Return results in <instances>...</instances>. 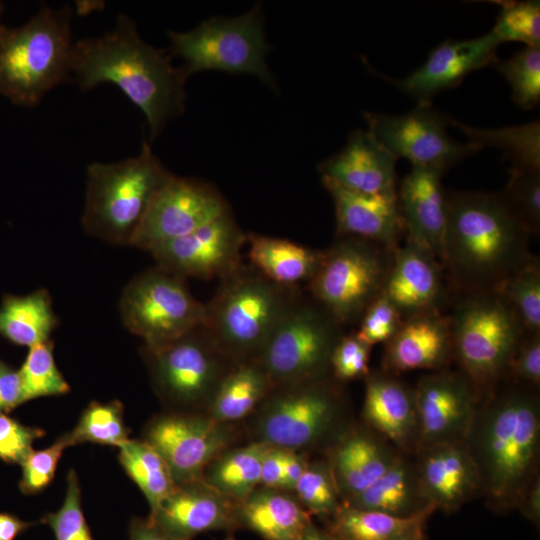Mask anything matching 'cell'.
Returning <instances> with one entry per match:
<instances>
[{"label":"cell","instance_id":"cell-58","mask_svg":"<svg viewBox=\"0 0 540 540\" xmlns=\"http://www.w3.org/2000/svg\"><path fill=\"white\" fill-rule=\"evenodd\" d=\"M4 8H5L4 4L2 2H0V24H1V17H2L3 12H4Z\"/></svg>","mask_w":540,"mask_h":540},{"label":"cell","instance_id":"cell-55","mask_svg":"<svg viewBox=\"0 0 540 540\" xmlns=\"http://www.w3.org/2000/svg\"><path fill=\"white\" fill-rule=\"evenodd\" d=\"M520 510L529 520L538 523L540 519V476L537 477L523 495Z\"/></svg>","mask_w":540,"mask_h":540},{"label":"cell","instance_id":"cell-39","mask_svg":"<svg viewBox=\"0 0 540 540\" xmlns=\"http://www.w3.org/2000/svg\"><path fill=\"white\" fill-rule=\"evenodd\" d=\"M514 312L524 333H540V266L536 257L509 276L496 291Z\"/></svg>","mask_w":540,"mask_h":540},{"label":"cell","instance_id":"cell-3","mask_svg":"<svg viewBox=\"0 0 540 540\" xmlns=\"http://www.w3.org/2000/svg\"><path fill=\"white\" fill-rule=\"evenodd\" d=\"M187 78L169 55L140 37L125 14L113 30L74 43L72 81L84 92L104 83L117 86L145 115L151 141L184 112Z\"/></svg>","mask_w":540,"mask_h":540},{"label":"cell","instance_id":"cell-35","mask_svg":"<svg viewBox=\"0 0 540 540\" xmlns=\"http://www.w3.org/2000/svg\"><path fill=\"white\" fill-rule=\"evenodd\" d=\"M269 445L260 441L225 450L205 469L203 480L240 503L260 485L261 466Z\"/></svg>","mask_w":540,"mask_h":540},{"label":"cell","instance_id":"cell-60","mask_svg":"<svg viewBox=\"0 0 540 540\" xmlns=\"http://www.w3.org/2000/svg\"><path fill=\"white\" fill-rule=\"evenodd\" d=\"M5 365L6 364L3 361L0 360V374H1L2 370H3V368L5 367Z\"/></svg>","mask_w":540,"mask_h":540},{"label":"cell","instance_id":"cell-11","mask_svg":"<svg viewBox=\"0 0 540 540\" xmlns=\"http://www.w3.org/2000/svg\"><path fill=\"white\" fill-rule=\"evenodd\" d=\"M168 35L171 54L183 60L181 69L187 77L204 70L247 73L275 87L265 62L270 46L260 5L235 18L213 17L191 31Z\"/></svg>","mask_w":540,"mask_h":540},{"label":"cell","instance_id":"cell-19","mask_svg":"<svg viewBox=\"0 0 540 540\" xmlns=\"http://www.w3.org/2000/svg\"><path fill=\"white\" fill-rule=\"evenodd\" d=\"M501 42L489 33L466 40H446L433 49L425 63L402 79H388L418 103H429L439 92L458 86L473 71L497 61Z\"/></svg>","mask_w":540,"mask_h":540},{"label":"cell","instance_id":"cell-17","mask_svg":"<svg viewBox=\"0 0 540 540\" xmlns=\"http://www.w3.org/2000/svg\"><path fill=\"white\" fill-rule=\"evenodd\" d=\"M246 242L247 234L229 211L149 253L157 266L181 278L220 279L243 262L241 250Z\"/></svg>","mask_w":540,"mask_h":540},{"label":"cell","instance_id":"cell-16","mask_svg":"<svg viewBox=\"0 0 540 540\" xmlns=\"http://www.w3.org/2000/svg\"><path fill=\"white\" fill-rule=\"evenodd\" d=\"M229 211L227 201L212 184L171 173L154 195L131 246L151 252Z\"/></svg>","mask_w":540,"mask_h":540},{"label":"cell","instance_id":"cell-54","mask_svg":"<svg viewBox=\"0 0 540 540\" xmlns=\"http://www.w3.org/2000/svg\"><path fill=\"white\" fill-rule=\"evenodd\" d=\"M129 540H177L154 525L148 518L134 517L129 526Z\"/></svg>","mask_w":540,"mask_h":540},{"label":"cell","instance_id":"cell-50","mask_svg":"<svg viewBox=\"0 0 540 540\" xmlns=\"http://www.w3.org/2000/svg\"><path fill=\"white\" fill-rule=\"evenodd\" d=\"M506 379L539 388L540 333L521 339L509 360Z\"/></svg>","mask_w":540,"mask_h":540},{"label":"cell","instance_id":"cell-26","mask_svg":"<svg viewBox=\"0 0 540 540\" xmlns=\"http://www.w3.org/2000/svg\"><path fill=\"white\" fill-rule=\"evenodd\" d=\"M442 173L412 167L402 179L397 198L407 241L441 258L447 222V192Z\"/></svg>","mask_w":540,"mask_h":540},{"label":"cell","instance_id":"cell-22","mask_svg":"<svg viewBox=\"0 0 540 540\" xmlns=\"http://www.w3.org/2000/svg\"><path fill=\"white\" fill-rule=\"evenodd\" d=\"M362 418L367 428L403 454H413L418 442L414 390L398 375L374 370L365 377Z\"/></svg>","mask_w":540,"mask_h":540},{"label":"cell","instance_id":"cell-29","mask_svg":"<svg viewBox=\"0 0 540 540\" xmlns=\"http://www.w3.org/2000/svg\"><path fill=\"white\" fill-rule=\"evenodd\" d=\"M237 517L239 527L250 529L264 540H302L312 522L296 497L263 486L238 503Z\"/></svg>","mask_w":540,"mask_h":540},{"label":"cell","instance_id":"cell-46","mask_svg":"<svg viewBox=\"0 0 540 540\" xmlns=\"http://www.w3.org/2000/svg\"><path fill=\"white\" fill-rule=\"evenodd\" d=\"M71 446L68 435L65 433L49 447L32 450L20 464L22 467L20 491L25 495H34L43 491L53 481L64 450Z\"/></svg>","mask_w":540,"mask_h":540},{"label":"cell","instance_id":"cell-45","mask_svg":"<svg viewBox=\"0 0 540 540\" xmlns=\"http://www.w3.org/2000/svg\"><path fill=\"white\" fill-rule=\"evenodd\" d=\"M503 194L531 235L540 231V169L511 167Z\"/></svg>","mask_w":540,"mask_h":540},{"label":"cell","instance_id":"cell-43","mask_svg":"<svg viewBox=\"0 0 540 540\" xmlns=\"http://www.w3.org/2000/svg\"><path fill=\"white\" fill-rule=\"evenodd\" d=\"M500 13L491 30L501 42L516 41L540 46L539 1H501Z\"/></svg>","mask_w":540,"mask_h":540},{"label":"cell","instance_id":"cell-2","mask_svg":"<svg viewBox=\"0 0 540 540\" xmlns=\"http://www.w3.org/2000/svg\"><path fill=\"white\" fill-rule=\"evenodd\" d=\"M530 235L503 192H447L440 260L462 293L497 291L533 257Z\"/></svg>","mask_w":540,"mask_h":540},{"label":"cell","instance_id":"cell-59","mask_svg":"<svg viewBox=\"0 0 540 540\" xmlns=\"http://www.w3.org/2000/svg\"><path fill=\"white\" fill-rule=\"evenodd\" d=\"M223 540H235L232 533H229Z\"/></svg>","mask_w":540,"mask_h":540},{"label":"cell","instance_id":"cell-7","mask_svg":"<svg viewBox=\"0 0 540 540\" xmlns=\"http://www.w3.org/2000/svg\"><path fill=\"white\" fill-rule=\"evenodd\" d=\"M449 317L453 361L481 400L506 379L509 360L526 334L496 291L464 294Z\"/></svg>","mask_w":540,"mask_h":540},{"label":"cell","instance_id":"cell-12","mask_svg":"<svg viewBox=\"0 0 540 540\" xmlns=\"http://www.w3.org/2000/svg\"><path fill=\"white\" fill-rule=\"evenodd\" d=\"M119 312L123 325L148 348L169 344L205 320V304L192 295L185 279L157 265L128 282Z\"/></svg>","mask_w":540,"mask_h":540},{"label":"cell","instance_id":"cell-20","mask_svg":"<svg viewBox=\"0 0 540 540\" xmlns=\"http://www.w3.org/2000/svg\"><path fill=\"white\" fill-rule=\"evenodd\" d=\"M238 503L203 479L176 485L148 519L177 540H192L200 533L239 527Z\"/></svg>","mask_w":540,"mask_h":540},{"label":"cell","instance_id":"cell-32","mask_svg":"<svg viewBox=\"0 0 540 540\" xmlns=\"http://www.w3.org/2000/svg\"><path fill=\"white\" fill-rule=\"evenodd\" d=\"M434 511L409 517L354 508L341 504L329 519V531L336 540H416Z\"/></svg>","mask_w":540,"mask_h":540},{"label":"cell","instance_id":"cell-38","mask_svg":"<svg viewBox=\"0 0 540 540\" xmlns=\"http://www.w3.org/2000/svg\"><path fill=\"white\" fill-rule=\"evenodd\" d=\"M124 421V406L119 400L92 401L83 410L76 426L67 432L73 445L84 442L119 447L129 440Z\"/></svg>","mask_w":540,"mask_h":540},{"label":"cell","instance_id":"cell-37","mask_svg":"<svg viewBox=\"0 0 540 540\" xmlns=\"http://www.w3.org/2000/svg\"><path fill=\"white\" fill-rule=\"evenodd\" d=\"M118 449L119 463L142 491L152 512L176 487L167 463L142 439H129Z\"/></svg>","mask_w":540,"mask_h":540},{"label":"cell","instance_id":"cell-41","mask_svg":"<svg viewBox=\"0 0 540 540\" xmlns=\"http://www.w3.org/2000/svg\"><path fill=\"white\" fill-rule=\"evenodd\" d=\"M293 491L296 493V499L310 515L328 520L342 504L327 460L308 462Z\"/></svg>","mask_w":540,"mask_h":540},{"label":"cell","instance_id":"cell-36","mask_svg":"<svg viewBox=\"0 0 540 540\" xmlns=\"http://www.w3.org/2000/svg\"><path fill=\"white\" fill-rule=\"evenodd\" d=\"M450 125L459 129L468 143L480 150L486 146L501 149L514 168L540 169V124L533 121L524 125L497 129L468 126L450 117Z\"/></svg>","mask_w":540,"mask_h":540},{"label":"cell","instance_id":"cell-8","mask_svg":"<svg viewBox=\"0 0 540 540\" xmlns=\"http://www.w3.org/2000/svg\"><path fill=\"white\" fill-rule=\"evenodd\" d=\"M343 328L301 289L256 361L274 387L331 376V356Z\"/></svg>","mask_w":540,"mask_h":540},{"label":"cell","instance_id":"cell-30","mask_svg":"<svg viewBox=\"0 0 540 540\" xmlns=\"http://www.w3.org/2000/svg\"><path fill=\"white\" fill-rule=\"evenodd\" d=\"M342 504L399 517L436 511L424 495L413 454L403 453L372 485Z\"/></svg>","mask_w":540,"mask_h":540},{"label":"cell","instance_id":"cell-13","mask_svg":"<svg viewBox=\"0 0 540 540\" xmlns=\"http://www.w3.org/2000/svg\"><path fill=\"white\" fill-rule=\"evenodd\" d=\"M338 381L332 376L274 387L262 401L258 441L285 450L312 447L336 429L342 410Z\"/></svg>","mask_w":540,"mask_h":540},{"label":"cell","instance_id":"cell-42","mask_svg":"<svg viewBox=\"0 0 540 540\" xmlns=\"http://www.w3.org/2000/svg\"><path fill=\"white\" fill-rule=\"evenodd\" d=\"M497 69L511 87L513 101L522 109L540 102V46H526L505 61H496Z\"/></svg>","mask_w":540,"mask_h":540},{"label":"cell","instance_id":"cell-1","mask_svg":"<svg viewBox=\"0 0 540 540\" xmlns=\"http://www.w3.org/2000/svg\"><path fill=\"white\" fill-rule=\"evenodd\" d=\"M538 388L504 380L483 397L465 439L474 459L481 496L496 512L518 509L539 477Z\"/></svg>","mask_w":540,"mask_h":540},{"label":"cell","instance_id":"cell-5","mask_svg":"<svg viewBox=\"0 0 540 540\" xmlns=\"http://www.w3.org/2000/svg\"><path fill=\"white\" fill-rule=\"evenodd\" d=\"M301 289L277 284L242 262L219 279L203 326L235 362L256 360Z\"/></svg>","mask_w":540,"mask_h":540},{"label":"cell","instance_id":"cell-9","mask_svg":"<svg viewBox=\"0 0 540 540\" xmlns=\"http://www.w3.org/2000/svg\"><path fill=\"white\" fill-rule=\"evenodd\" d=\"M141 355L157 396L172 412L207 410L223 378L238 363L203 325L164 346H142Z\"/></svg>","mask_w":540,"mask_h":540},{"label":"cell","instance_id":"cell-10","mask_svg":"<svg viewBox=\"0 0 540 540\" xmlns=\"http://www.w3.org/2000/svg\"><path fill=\"white\" fill-rule=\"evenodd\" d=\"M393 252L370 241L336 237L305 290L342 327L358 322L382 292Z\"/></svg>","mask_w":540,"mask_h":540},{"label":"cell","instance_id":"cell-57","mask_svg":"<svg viewBox=\"0 0 540 540\" xmlns=\"http://www.w3.org/2000/svg\"><path fill=\"white\" fill-rule=\"evenodd\" d=\"M302 540H336L328 532L319 529L313 522L306 529Z\"/></svg>","mask_w":540,"mask_h":540},{"label":"cell","instance_id":"cell-4","mask_svg":"<svg viewBox=\"0 0 540 540\" xmlns=\"http://www.w3.org/2000/svg\"><path fill=\"white\" fill-rule=\"evenodd\" d=\"M71 9L42 4L19 27L0 24V94L32 108L55 86L72 82Z\"/></svg>","mask_w":540,"mask_h":540},{"label":"cell","instance_id":"cell-14","mask_svg":"<svg viewBox=\"0 0 540 540\" xmlns=\"http://www.w3.org/2000/svg\"><path fill=\"white\" fill-rule=\"evenodd\" d=\"M368 130L397 158L408 160L412 167L444 173L478 150L461 144L447 133L450 117L429 103H418L413 110L390 115L366 113Z\"/></svg>","mask_w":540,"mask_h":540},{"label":"cell","instance_id":"cell-15","mask_svg":"<svg viewBox=\"0 0 540 540\" xmlns=\"http://www.w3.org/2000/svg\"><path fill=\"white\" fill-rule=\"evenodd\" d=\"M233 439L230 424L201 412L166 411L154 416L142 433V440L167 463L176 485L203 479L206 467Z\"/></svg>","mask_w":540,"mask_h":540},{"label":"cell","instance_id":"cell-25","mask_svg":"<svg viewBox=\"0 0 540 540\" xmlns=\"http://www.w3.org/2000/svg\"><path fill=\"white\" fill-rule=\"evenodd\" d=\"M438 261L429 251L407 240L394 250L382 292L403 318L440 311L446 290Z\"/></svg>","mask_w":540,"mask_h":540},{"label":"cell","instance_id":"cell-61","mask_svg":"<svg viewBox=\"0 0 540 540\" xmlns=\"http://www.w3.org/2000/svg\"><path fill=\"white\" fill-rule=\"evenodd\" d=\"M416 540H426V539L424 538V536H422V537H420V538H418Z\"/></svg>","mask_w":540,"mask_h":540},{"label":"cell","instance_id":"cell-49","mask_svg":"<svg viewBox=\"0 0 540 540\" xmlns=\"http://www.w3.org/2000/svg\"><path fill=\"white\" fill-rule=\"evenodd\" d=\"M45 435L38 427L26 426L0 413V459L7 464H21L33 450V442Z\"/></svg>","mask_w":540,"mask_h":540},{"label":"cell","instance_id":"cell-53","mask_svg":"<svg viewBox=\"0 0 540 540\" xmlns=\"http://www.w3.org/2000/svg\"><path fill=\"white\" fill-rule=\"evenodd\" d=\"M308 461L297 451L285 450L283 460L282 490H292L304 472Z\"/></svg>","mask_w":540,"mask_h":540},{"label":"cell","instance_id":"cell-24","mask_svg":"<svg viewBox=\"0 0 540 540\" xmlns=\"http://www.w3.org/2000/svg\"><path fill=\"white\" fill-rule=\"evenodd\" d=\"M451 361L450 317L430 311L403 319L385 343L382 370L399 376L413 370L447 369Z\"/></svg>","mask_w":540,"mask_h":540},{"label":"cell","instance_id":"cell-21","mask_svg":"<svg viewBox=\"0 0 540 540\" xmlns=\"http://www.w3.org/2000/svg\"><path fill=\"white\" fill-rule=\"evenodd\" d=\"M413 457L424 495L435 510L456 512L481 496L478 471L465 441L429 445Z\"/></svg>","mask_w":540,"mask_h":540},{"label":"cell","instance_id":"cell-18","mask_svg":"<svg viewBox=\"0 0 540 540\" xmlns=\"http://www.w3.org/2000/svg\"><path fill=\"white\" fill-rule=\"evenodd\" d=\"M413 390L418 420L416 450L465 441L480 399L461 371H431L418 379Z\"/></svg>","mask_w":540,"mask_h":540},{"label":"cell","instance_id":"cell-56","mask_svg":"<svg viewBox=\"0 0 540 540\" xmlns=\"http://www.w3.org/2000/svg\"><path fill=\"white\" fill-rule=\"evenodd\" d=\"M35 524V522L23 521L14 514L0 512V540H15Z\"/></svg>","mask_w":540,"mask_h":540},{"label":"cell","instance_id":"cell-31","mask_svg":"<svg viewBox=\"0 0 540 540\" xmlns=\"http://www.w3.org/2000/svg\"><path fill=\"white\" fill-rule=\"evenodd\" d=\"M249 262L271 281L301 287L318 271L324 250L310 248L286 239L255 233L247 234Z\"/></svg>","mask_w":540,"mask_h":540},{"label":"cell","instance_id":"cell-51","mask_svg":"<svg viewBox=\"0 0 540 540\" xmlns=\"http://www.w3.org/2000/svg\"><path fill=\"white\" fill-rule=\"evenodd\" d=\"M23 402L19 371L7 364L0 374V413H8Z\"/></svg>","mask_w":540,"mask_h":540},{"label":"cell","instance_id":"cell-28","mask_svg":"<svg viewBox=\"0 0 540 540\" xmlns=\"http://www.w3.org/2000/svg\"><path fill=\"white\" fill-rule=\"evenodd\" d=\"M402 454L367 428H350L339 434L327 461L342 503L357 496L381 477Z\"/></svg>","mask_w":540,"mask_h":540},{"label":"cell","instance_id":"cell-34","mask_svg":"<svg viewBox=\"0 0 540 540\" xmlns=\"http://www.w3.org/2000/svg\"><path fill=\"white\" fill-rule=\"evenodd\" d=\"M273 388L256 360L238 362L223 378L206 411L216 421L230 424L252 412Z\"/></svg>","mask_w":540,"mask_h":540},{"label":"cell","instance_id":"cell-47","mask_svg":"<svg viewBox=\"0 0 540 540\" xmlns=\"http://www.w3.org/2000/svg\"><path fill=\"white\" fill-rule=\"evenodd\" d=\"M403 316L381 292L365 309L356 336L369 346L387 343L400 327Z\"/></svg>","mask_w":540,"mask_h":540},{"label":"cell","instance_id":"cell-33","mask_svg":"<svg viewBox=\"0 0 540 540\" xmlns=\"http://www.w3.org/2000/svg\"><path fill=\"white\" fill-rule=\"evenodd\" d=\"M52 299L45 288L17 296L6 294L0 305V336L29 348L50 340L58 326Z\"/></svg>","mask_w":540,"mask_h":540},{"label":"cell","instance_id":"cell-52","mask_svg":"<svg viewBox=\"0 0 540 540\" xmlns=\"http://www.w3.org/2000/svg\"><path fill=\"white\" fill-rule=\"evenodd\" d=\"M284 454L285 449L269 447L261 466V486L281 489Z\"/></svg>","mask_w":540,"mask_h":540},{"label":"cell","instance_id":"cell-48","mask_svg":"<svg viewBox=\"0 0 540 540\" xmlns=\"http://www.w3.org/2000/svg\"><path fill=\"white\" fill-rule=\"evenodd\" d=\"M371 348L355 332L344 333L331 356V376L338 382L365 379L370 372Z\"/></svg>","mask_w":540,"mask_h":540},{"label":"cell","instance_id":"cell-27","mask_svg":"<svg viewBox=\"0 0 540 540\" xmlns=\"http://www.w3.org/2000/svg\"><path fill=\"white\" fill-rule=\"evenodd\" d=\"M394 156L369 130L350 133L344 148L319 165L322 177L360 193H395Z\"/></svg>","mask_w":540,"mask_h":540},{"label":"cell","instance_id":"cell-23","mask_svg":"<svg viewBox=\"0 0 540 540\" xmlns=\"http://www.w3.org/2000/svg\"><path fill=\"white\" fill-rule=\"evenodd\" d=\"M334 202L336 237H353L395 250L404 232L397 191L366 194L346 189L322 177Z\"/></svg>","mask_w":540,"mask_h":540},{"label":"cell","instance_id":"cell-40","mask_svg":"<svg viewBox=\"0 0 540 540\" xmlns=\"http://www.w3.org/2000/svg\"><path fill=\"white\" fill-rule=\"evenodd\" d=\"M53 350L51 339L29 348L25 361L18 370L23 402L45 396L64 395L70 391L68 382L56 365Z\"/></svg>","mask_w":540,"mask_h":540},{"label":"cell","instance_id":"cell-44","mask_svg":"<svg viewBox=\"0 0 540 540\" xmlns=\"http://www.w3.org/2000/svg\"><path fill=\"white\" fill-rule=\"evenodd\" d=\"M41 522L48 525L55 540H93L81 506V490L75 470L67 475V488L62 506L47 513Z\"/></svg>","mask_w":540,"mask_h":540},{"label":"cell","instance_id":"cell-6","mask_svg":"<svg viewBox=\"0 0 540 540\" xmlns=\"http://www.w3.org/2000/svg\"><path fill=\"white\" fill-rule=\"evenodd\" d=\"M148 142L136 156L87 167L82 225L107 243L131 246L149 205L170 176Z\"/></svg>","mask_w":540,"mask_h":540}]
</instances>
